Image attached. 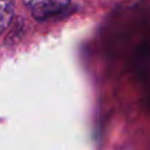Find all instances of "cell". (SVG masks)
<instances>
[{
	"instance_id": "cell-2",
	"label": "cell",
	"mask_w": 150,
	"mask_h": 150,
	"mask_svg": "<svg viewBox=\"0 0 150 150\" xmlns=\"http://www.w3.org/2000/svg\"><path fill=\"white\" fill-rule=\"evenodd\" d=\"M15 15L13 3L11 0H0V34L11 25Z\"/></svg>"
},
{
	"instance_id": "cell-1",
	"label": "cell",
	"mask_w": 150,
	"mask_h": 150,
	"mask_svg": "<svg viewBox=\"0 0 150 150\" xmlns=\"http://www.w3.org/2000/svg\"><path fill=\"white\" fill-rule=\"evenodd\" d=\"M32 16L38 21H46L66 15L70 0H24Z\"/></svg>"
}]
</instances>
